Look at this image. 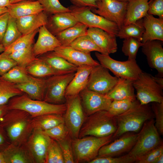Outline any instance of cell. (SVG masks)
Returning a JSON list of instances; mask_svg holds the SVG:
<instances>
[{
    "instance_id": "obj_17",
    "label": "cell",
    "mask_w": 163,
    "mask_h": 163,
    "mask_svg": "<svg viewBox=\"0 0 163 163\" xmlns=\"http://www.w3.org/2000/svg\"><path fill=\"white\" fill-rule=\"evenodd\" d=\"M53 52L56 55L78 67L84 65L95 66L100 64L98 62L92 58L90 53L83 52L69 46H61L56 48Z\"/></svg>"
},
{
    "instance_id": "obj_48",
    "label": "cell",
    "mask_w": 163,
    "mask_h": 163,
    "mask_svg": "<svg viewBox=\"0 0 163 163\" xmlns=\"http://www.w3.org/2000/svg\"><path fill=\"white\" fill-rule=\"evenodd\" d=\"M163 154V143L137 159L136 163H155L158 158Z\"/></svg>"
},
{
    "instance_id": "obj_57",
    "label": "cell",
    "mask_w": 163,
    "mask_h": 163,
    "mask_svg": "<svg viewBox=\"0 0 163 163\" xmlns=\"http://www.w3.org/2000/svg\"><path fill=\"white\" fill-rule=\"evenodd\" d=\"M10 4V0H0L1 7H7Z\"/></svg>"
},
{
    "instance_id": "obj_49",
    "label": "cell",
    "mask_w": 163,
    "mask_h": 163,
    "mask_svg": "<svg viewBox=\"0 0 163 163\" xmlns=\"http://www.w3.org/2000/svg\"><path fill=\"white\" fill-rule=\"evenodd\" d=\"M6 163H26L29 161L25 155L21 152L12 151L7 147L3 151Z\"/></svg>"
},
{
    "instance_id": "obj_20",
    "label": "cell",
    "mask_w": 163,
    "mask_h": 163,
    "mask_svg": "<svg viewBox=\"0 0 163 163\" xmlns=\"http://www.w3.org/2000/svg\"><path fill=\"white\" fill-rule=\"evenodd\" d=\"M38 32V39L33 46L34 52L36 57L53 51L61 46L59 41L48 30L45 25L40 27Z\"/></svg>"
},
{
    "instance_id": "obj_47",
    "label": "cell",
    "mask_w": 163,
    "mask_h": 163,
    "mask_svg": "<svg viewBox=\"0 0 163 163\" xmlns=\"http://www.w3.org/2000/svg\"><path fill=\"white\" fill-rule=\"evenodd\" d=\"M57 142L61 148L65 163H75L72 143L68 137Z\"/></svg>"
},
{
    "instance_id": "obj_4",
    "label": "cell",
    "mask_w": 163,
    "mask_h": 163,
    "mask_svg": "<svg viewBox=\"0 0 163 163\" xmlns=\"http://www.w3.org/2000/svg\"><path fill=\"white\" fill-rule=\"evenodd\" d=\"M113 135L103 137L90 136L74 139L71 143L76 161L89 162L97 157L101 148L112 141Z\"/></svg>"
},
{
    "instance_id": "obj_61",
    "label": "cell",
    "mask_w": 163,
    "mask_h": 163,
    "mask_svg": "<svg viewBox=\"0 0 163 163\" xmlns=\"http://www.w3.org/2000/svg\"><path fill=\"white\" fill-rule=\"evenodd\" d=\"M26 0H30V1H37V0H10V4L14 3L16 2H17L20 1Z\"/></svg>"
},
{
    "instance_id": "obj_38",
    "label": "cell",
    "mask_w": 163,
    "mask_h": 163,
    "mask_svg": "<svg viewBox=\"0 0 163 163\" xmlns=\"http://www.w3.org/2000/svg\"><path fill=\"white\" fill-rule=\"evenodd\" d=\"M29 76L26 67L17 65L1 77L5 80L16 85L26 82Z\"/></svg>"
},
{
    "instance_id": "obj_29",
    "label": "cell",
    "mask_w": 163,
    "mask_h": 163,
    "mask_svg": "<svg viewBox=\"0 0 163 163\" xmlns=\"http://www.w3.org/2000/svg\"><path fill=\"white\" fill-rule=\"evenodd\" d=\"M133 82L130 80L120 78L114 86L105 95L112 101L124 99L135 100L136 98Z\"/></svg>"
},
{
    "instance_id": "obj_28",
    "label": "cell",
    "mask_w": 163,
    "mask_h": 163,
    "mask_svg": "<svg viewBox=\"0 0 163 163\" xmlns=\"http://www.w3.org/2000/svg\"><path fill=\"white\" fill-rule=\"evenodd\" d=\"M152 0H129L123 25L136 22L147 14Z\"/></svg>"
},
{
    "instance_id": "obj_1",
    "label": "cell",
    "mask_w": 163,
    "mask_h": 163,
    "mask_svg": "<svg viewBox=\"0 0 163 163\" xmlns=\"http://www.w3.org/2000/svg\"><path fill=\"white\" fill-rule=\"evenodd\" d=\"M153 116L151 107L148 104H141L136 99L128 110L114 117L117 129L113 135V139L127 132L138 133L144 124Z\"/></svg>"
},
{
    "instance_id": "obj_56",
    "label": "cell",
    "mask_w": 163,
    "mask_h": 163,
    "mask_svg": "<svg viewBox=\"0 0 163 163\" xmlns=\"http://www.w3.org/2000/svg\"><path fill=\"white\" fill-rule=\"evenodd\" d=\"M154 78L157 83L161 87L163 88V78L158 76H154Z\"/></svg>"
},
{
    "instance_id": "obj_50",
    "label": "cell",
    "mask_w": 163,
    "mask_h": 163,
    "mask_svg": "<svg viewBox=\"0 0 163 163\" xmlns=\"http://www.w3.org/2000/svg\"><path fill=\"white\" fill-rule=\"evenodd\" d=\"M17 65L16 62L8 55L2 53H0V76Z\"/></svg>"
},
{
    "instance_id": "obj_62",
    "label": "cell",
    "mask_w": 163,
    "mask_h": 163,
    "mask_svg": "<svg viewBox=\"0 0 163 163\" xmlns=\"http://www.w3.org/2000/svg\"><path fill=\"white\" fill-rule=\"evenodd\" d=\"M5 48L2 44H0V53L3 52L5 50Z\"/></svg>"
},
{
    "instance_id": "obj_45",
    "label": "cell",
    "mask_w": 163,
    "mask_h": 163,
    "mask_svg": "<svg viewBox=\"0 0 163 163\" xmlns=\"http://www.w3.org/2000/svg\"><path fill=\"white\" fill-rule=\"evenodd\" d=\"M42 131L50 138L57 141L66 138L69 133L64 123H60L50 129Z\"/></svg>"
},
{
    "instance_id": "obj_53",
    "label": "cell",
    "mask_w": 163,
    "mask_h": 163,
    "mask_svg": "<svg viewBox=\"0 0 163 163\" xmlns=\"http://www.w3.org/2000/svg\"><path fill=\"white\" fill-rule=\"evenodd\" d=\"M73 5L77 7H87L91 8H95L98 0H69Z\"/></svg>"
},
{
    "instance_id": "obj_58",
    "label": "cell",
    "mask_w": 163,
    "mask_h": 163,
    "mask_svg": "<svg viewBox=\"0 0 163 163\" xmlns=\"http://www.w3.org/2000/svg\"><path fill=\"white\" fill-rule=\"evenodd\" d=\"M0 163H6L3 152H0Z\"/></svg>"
},
{
    "instance_id": "obj_7",
    "label": "cell",
    "mask_w": 163,
    "mask_h": 163,
    "mask_svg": "<svg viewBox=\"0 0 163 163\" xmlns=\"http://www.w3.org/2000/svg\"><path fill=\"white\" fill-rule=\"evenodd\" d=\"M29 114L18 109L9 110L0 124L6 131L7 135L13 142L20 141L31 127V120Z\"/></svg>"
},
{
    "instance_id": "obj_59",
    "label": "cell",
    "mask_w": 163,
    "mask_h": 163,
    "mask_svg": "<svg viewBox=\"0 0 163 163\" xmlns=\"http://www.w3.org/2000/svg\"><path fill=\"white\" fill-rule=\"evenodd\" d=\"M8 12V9L7 7H0V15Z\"/></svg>"
},
{
    "instance_id": "obj_5",
    "label": "cell",
    "mask_w": 163,
    "mask_h": 163,
    "mask_svg": "<svg viewBox=\"0 0 163 163\" xmlns=\"http://www.w3.org/2000/svg\"><path fill=\"white\" fill-rule=\"evenodd\" d=\"M136 97L142 105L163 102V88L155 81L154 76L142 72L133 82Z\"/></svg>"
},
{
    "instance_id": "obj_13",
    "label": "cell",
    "mask_w": 163,
    "mask_h": 163,
    "mask_svg": "<svg viewBox=\"0 0 163 163\" xmlns=\"http://www.w3.org/2000/svg\"><path fill=\"white\" fill-rule=\"evenodd\" d=\"M119 78L112 75L108 69L100 64L92 68L85 89L106 94L114 86Z\"/></svg>"
},
{
    "instance_id": "obj_26",
    "label": "cell",
    "mask_w": 163,
    "mask_h": 163,
    "mask_svg": "<svg viewBox=\"0 0 163 163\" xmlns=\"http://www.w3.org/2000/svg\"><path fill=\"white\" fill-rule=\"evenodd\" d=\"M48 15L43 11L17 18L18 28L22 35L30 33L47 23Z\"/></svg>"
},
{
    "instance_id": "obj_34",
    "label": "cell",
    "mask_w": 163,
    "mask_h": 163,
    "mask_svg": "<svg viewBox=\"0 0 163 163\" xmlns=\"http://www.w3.org/2000/svg\"><path fill=\"white\" fill-rule=\"evenodd\" d=\"M23 93L16 87L15 84L0 76V105L7 104L13 97Z\"/></svg>"
},
{
    "instance_id": "obj_52",
    "label": "cell",
    "mask_w": 163,
    "mask_h": 163,
    "mask_svg": "<svg viewBox=\"0 0 163 163\" xmlns=\"http://www.w3.org/2000/svg\"><path fill=\"white\" fill-rule=\"evenodd\" d=\"M10 15L8 12L0 15V44H2Z\"/></svg>"
},
{
    "instance_id": "obj_6",
    "label": "cell",
    "mask_w": 163,
    "mask_h": 163,
    "mask_svg": "<svg viewBox=\"0 0 163 163\" xmlns=\"http://www.w3.org/2000/svg\"><path fill=\"white\" fill-rule=\"evenodd\" d=\"M153 118L146 121L138 133L134 145L128 153L136 161L142 156L162 143Z\"/></svg>"
},
{
    "instance_id": "obj_63",
    "label": "cell",
    "mask_w": 163,
    "mask_h": 163,
    "mask_svg": "<svg viewBox=\"0 0 163 163\" xmlns=\"http://www.w3.org/2000/svg\"><path fill=\"white\" fill-rule=\"evenodd\" d=\"M119 1L124 2H128L129 0H117Z\"/></svg>"
},
{
    "instance_id": "obj_24",
    "label": "cell",
    "mask_w": 163,
    "mask_h": 163,
    "mask_svg": "<svg viewBox=\"0 0 163 163\" xmlns=\"http://www.w3.org/2000/svg\"><path fill=\"white\" fill-rule=\"evenodd\" d=\"M16 87L33 99L43 101L46 85V78H39L29 75L28 80L15 85Z\"/></svg>"
},
{
    "instance_id": "obj_16",
    "label": "cell",
    "mask_w": 163,
    "mask_h": 163,
    "mask_svg": "<svg viewBox=\"0 0 163 163\" xmlns=\"http://www.w3.org/2000/svg\"><path fill=\"white\" fill-rule=\"evenodd\" d=\"M142 51L145 55L149 67L155 69L157 76L163 77V41L154 40L143 44Z\"/></svg>"
},
{
    "instance_id": "obj_15",
    "label": "cell",
    "mask_w": 163,
    "mask_h": 163,
    "mask_svg": "<svg viewBox=\"0 0 163 163\" xmlns=\"http://www.w3.org/2000/svg\"><path fill=\"white\" fill-rule=\"evenodd\" d=\"M79 95L84 112L88 116L100 111H108L112 101L105 94L85 88Z\"/></svg>"
},
{
    "instance_id": "obj_36",
    "label": "cell",
    "mask_w": 163,
    "mask_h": 163,
    "mask_svg": "<svg viewBox=\"0 0 163 163\" xmlns=\"http://www.w3.org/2000/svg\"><path fill=\"white\" fill-rule=\"evenodd\" d=\"M38 30L39 29L29 34L22 35L5 48L2 53L8 55L14 51L26 48L33 45L34 37L38 32Z\"/></svg>"
},
{
    "instance_id": "obj_10",
    "label": "cell",
    "mask_w": 163,
    "mask_h": 163,
    "mask_svg": "<svg viewBox=\"0 0 163 163\" xmlns=\"http://www.w3.org/2000/svg\"><path fill=\"white\" fill-rule=\"evenodd\" d=\"M64 117V123L69 134L73 139L78 138L85 116L79 94L68 98Z\"/></svg>"
},
{
    "instance_id": "obj_25",
    "label": "cell",
    "mask_w": 163,
    "mask_h": 163,
    "mask_svg": "<svg viewBox=\"0 0 163 163\" xmlns=\"http://www.w3.org/2000/svg\"><path fill=\"white\" fill-rule=\"evenodd\" d=\"M38 56L50 67L56 75L76 72L78 68L63 58L56 55L53 51L48 52Z\"/></svg>"
},
{
    "instance_id": "obj_35",
    "label": "cell",
    "mask_w": 163,
    "mask_h": 163,
    "mask_svg": "<svg viewBox=\"0 0 163 163\" xmlns=\"http://www.w3.org/2000/svg\"><path fill=\"white\" fill-rule=\"evenodd\" d=\"M33 45L14 51L8 55L14 60L18 65L26 67L37 58L34 52Z\"/></svg>"
},
{
    "instance_id": "obj_14",
    "label": "cell",
    "mask_w": 163,
    "mask_h": 163,
    "mask_svg": "<svg viewBox=\"0 0 163 163\" xmlns=\"http://www.w3.org/2000/svg\"><path fill=\"white\" fill-rule=\"evenodd\" d=\"M138 133L127 132L116 139L113 142L102 147L97 157H115L128 153L136 141Z\"/></svg>"
},
{
    "instance_id": "obj_42",
    "label": "cell",
    "mask_w": 163,
    "mask_h": 163,
    "mask_svg": "<svg viewBox=\"0 0 163 163\" xmlns=\"http://www.w3.org/2000/svg\"><path fill=\"white\" fill-rule=\"evenodd\" d=\"M136 100H113L107 111L113 117L116 116L128 110L133 105Z\"/></svg>"
},
{
    "instance_id": "obj_39",
    "label": "cell",
    "mask_w": 163,
    "mask_h": 163,
    "mask_svg": "<svg viewBox=\"0 0 163 163\" xmlns=\"http://www.w3.org/2000/svg\"><path fill=\"white\" fill-rule=\"evenodd\" d=\"M22 35L17 26L16 19L10 16L2 44L5 48Z\"/></svg>"
},
{
    "instance_id": "obj_40",
    "label": "cell",
    "mask_w": 163,
    "mask_h": 163,
    "mask_svg": "<svg viewBox=\"0 0 163 163\" xmlns=\"http://www.w3.org/2000/svg\"><path fill=\"white\" fill-rule=\"evenodd\" d=\"M141 41L136 38L129 37L124 39L122 50L128 60H136L139 48L143 45Z\"/></svg>"
},
{
    "instance_id": "obj_60",
    "label": "cell",
    "mask_w": 163,
    "mask_h": 163,
    "mask_svg": "<svg viewBox=\"0 0 163 163\" xmlns=\"http://www.w3.org/2000/svg\"><path fill=\"white\" fill-rule=\"evenodd\" d=\"M163 163V154L159 157L157 159L155 163Z\"/></svg>"
},
{
    "instance_id": "obj_8",
    "label": "cell",
    "mask_w": 163,
    "mask_h": 163,
    "mask_svg": "<svg viewBox=\"0 0 163 163\" xmlns=\"http://www.w3.org/2000/svg\"><path fill=\"white\" fill-rule=\"evenodd\" d=\"M95 56L101 65L112 72L118 78L133 81L142 72L136 60L121 61L111 58L109 55L96 52Z\"/></svg>"
},
{
    "instance_id": "obj_43",
    "label": "cell",
    "mask_w": 163,
    "mask_h": 163,
    "mask_svg": "<svg viewBox=\"0 0 163 163\" xmlns=\"http://www.w3.org/2000/svg\"><path fill=\"white\" fill-rule=\"evenodd\" d=\"M42 6L43 11L48 15L56 13L70 11L69 8L62 5L59 0H37Z\"/></svg>"
},
{
    "instance_id": "obj_37",
    "label": "cell",
    "mask_w": 163,
    "mask_h": 163,
    "mask_svg": "<svg viewBox=\"0 0 163 163\" xmlns=\"http://www.w3.org/2000/svg\"><path fill=\"white\" fill-rule=\"evenodd\" d=\"M76 50L87 53L93 51L103 54L102 50L87 34L80 36L69 45Z\"/></svg>"
},
{
    "instance_id": "obj_51",
    "label": "cell",
    "mask_w": 163,
    "mask_h": 163,
    "mask_svg": "<svg viewBox=\"0 0 163 163\" xmlns=\"http://www.w3.org/2000/svg\"><path fill=\"white\" fill-rule=\"evenodd\" d=\"M147 14L163 18V0H154L149 5Z\"/></svg>"
},
{
    "instance_id": "obj_44",
    "label": "cell",
    "mask_w": 163,
    "mask_h": 163,
    "mask_svg": "<svg viewBox=\"0 0 163 163\" xmlns=\"http://www.w3.org/2000/svg\"><path fill=\"white\" fill-rule=\"evenodd\" d=\"M135 159L128 153L118 156L96 157L89 162L90 163H132Z\"/></svg>"
},
{
    "instance_id": "obj_3",
    "label": "cell",
    "mask_w": 163,
    "mask_h": 163,
    "mask_svg": "<svg viewBox=\"0 0 163 163\" xmlns=\"http://www.w3.org/2000/svg\"><path fill=\"white\" fill-rule=\"evenodd\" d=\"M117 129L114 117L102 110L89 115L80 130L78 138L86 136L103 137L113 134Z\"/></svg>"
},
{
    "instance_id": "obj_33",
    "label": "cell",
    "mask_w": 163,
    "mask_h": 163,
    "mask_svg": "<svg viewBox=\"0 0 163 163\" xmlns=\"http://www.w3.org/2000/svg\"><path fill=\"white\" fill-rule=\"evenodd\" d=\"M144 28L142 23V19L136 22L126 25H123L119 29L116 35L120 39H125L129 37L136 38L141 41L144 31Z\"/></svg>"
},
{
    "instance_id": "obj_19",
    "label": "cell",
    "mask_w": 163,
    "mask_h": 163,
    "mask_svg": "<svg viewBox=\"0 0 163 163\" xmlns=\"http://www.w3.org/2000/svg\"><path fill=\"white\" fill-rule=\"evenodd\" d=\"M51 138L39 129H34L30 142L32 155L37 162L45 163Z\"/></svg>"
},
{
    "instance_id": "obj_22",
    "label": "cell",
    "mask_w": 163,
    "mask_h": 163,
    "mask_svg": "<svg viewBox=\"0 0 163 163\" xmlns=\"http://www.w3.org/2000/svg\"><path fill=\"white\" fill-rule=\"evenodd\" d=\"M78 22L70 11L62 12L48 15L45 26L51 34L56 36Z\"/></svg>"
},
{
    "instance_id": "obj_30",
    "label": "cell",
    "mask_w": 163,
    "mask_h": 163,
    "mask_svg": "<svg viewBox=\"0 0 163 163\" xmlns=\"http://www.w3.org/2000/svg\"><path fill=\"white\" fill-rule=\"evenodd\" d=\"M88 28L84 24L78 22L75 25L62 31L55 36L61 46H69L78 37L87 34Z\"/></svg>"
},
{
    "instance_id": "obj_11",
    "label": "cell",
    "mask_w": 163,
    "mask_h": 163,
    "mask_svg": "<svg viewBox=\"0 0 163 163\" xmlns=\"http://www.w3.org/2000/svg\"><path fill=\"white\" fill-rule=\"evenodd\" d=\"M75 72L54 75L47 78L43 101L53 104H65L66 90Z\"/></svg>"
},
{
    "instance_id": "obj_23",
    "label": "cell",
    "mask_w": 163,
    "mask_h": 163,
    "mask_svg": "<svg viewBox=\"0 0 163 163\" xmlns=\"http://www.w3.org/2000/svg\"><path fill=\"white\" fill-rule=\"evenodd\" d=\"M94 66L84 65L78 67L74 76L66 90L65 95L66 100L79 94L85 88L90 74Z\"/></svg>"
},
{
    "instance_id": "obj_21",
    "label": "cell",
    "mask_w": 163,
    "mask_h": 163,
    "mask_svg": "<svg viewBox=\"0 0 163 163\" xmlns=\"http://www.w3.org/2000/svg\"><path fill=\"white\" fill-rule=\"evenodd\" d=\"M142 23L145 29L141 39L142 43L154 40L163 41V18H156L147 14Z\"/></svg>"
},
{
    "instance_id": "obj_2",
    "label": "cell",
    "mask_w": 163,
    "mask_h": 163,
    "mask_svg": "<svg viewBox=\"0 0 163 163\" xmlns=\"http://www.w3.org/2000/svg\"><path fill=\"white\" fill-rule=\"evenodd\" d=\"M9 110L18 109L28 113L33 118L50 114L62 115L66 109V104H53L33 99L23 93L11 98L7 104Z\"/></svg>"
},
{
    "instance_id": "obj_18",
    "label": "cell",
    "mask_w": 163,
    "mask_h": 163,
    "mask_svg": "<svg viewBox=\"0 0 163 163\" xmlns=\"http://www.w3.org/2000/svg\"><path fill=\"white\" fill-rule=\"evenodd\" d=\"M87 35L102 50V54L109 55L117 51L116 35L96 27L88 28Z\"/></svg>"
},
{
    "instance_id": "obj_54",
    "label": "cell",
    "mask_w": 163,
    "mask_h": 163,
    "mask_svg": "<svg viewBox=\"0 0 163 163\" xmlns=\"http://www.w3.org/2000/svg\"><path fill=\"white\" fill-rule=\"evenodd\" d=\"M5 130L0 124V152H3L7 147Z\"/></svg>"
},
{
    "instance_id": "obj_41",
    "label": "cell",
    "mask_w": 163,
    "mask_h": 163,
    "mask_svg": "<svg viewBox=\"0 0 163 163\" xmlns=\"http://www.w3.org/2000/svg\"><path fill=\"white\" fill-rule=\"evenodd\" d=\"M45 163H65L62 151L58 142L51 138L47 152Z\"/></svg>"
},
{
    "instance_id": "obj_46",
    "label": "cell",
    "mask_w": 163,
    "mask_h": 163,
    "mask_svg": "<svg viewBox=\"0 0 163 163\" xmlns=\"http://www.w3.org/2000/svg\"><path fill=\"white\" fill-rule=\"evenodd\" d=\"M151 107L155 118V126L160 135L163 134V102L152 103Z\"/></svg>"
},
{
    "instance_id": "obj_32",
    "label": "cell",
    "mask_w": 163,
    "mask_h": 163,
    "mask_svg": "<svg viewBox=\"0 0 163 163\" xmlns=\"http://www.w3.org/2000/svg\"><path fill=\"white\" fill-rule=\"evenodd\" d=\"M28 73L39 78H47L56 74L44 61L37 57V59L26 67Z\"/></svg>"
},
{
    "instance_id": "obj_55",
    "label": "cell",
    "mask_w": 163,
    "mask_h": 163,
    "mask_svg": "<svg viewBox=\"0 0 163 163\" xmlns=\"http://www.w3.org/2000/svg\"><path fill=\"white\" fill-rule=\"evenodd\" d=\"M9 110L7 104L0 105V122Z\"/></svg>"
},
{
    "instance_id": "obj_27",
    "label": "cell",
    "mask_w": 163,
    "mask_h": 163,
    "mask_svg": "<svg viewBox=\"0 0 163 163\" xmlns=\"http://www.w3.org/2000/svg\"><path fill=\"white\" fill-rule=\"evenodd\" d=\"M7 7L10 16L16 19L43 11L42 6L37 0L21 1L10 4Z\"/></svg>"
},
{
    "instance_id": "obj_9",
    "label": "cell",
    "mask_w": 163,
    "mask_h": 163,
    "mask_svg": "<svg viewBox=\"0 0 163 163\" xmlns=\"http://www.w3.org/2000/svg\"><path fill=\"white\" fill-rule=\"evenodd\" d=\"M70 12L78 22L88 28L96 27L117 35L119 28L115 23L93 13L87 7H77L73 5L69 7Z\"/></svg>"
},
{
    "instance_id": "obj_12",
    "label": "cell",
    "mask_w": 163,
    "mask_h": 163,
    "mask_svg": "<svg viewBox=\"0 0 163 163\" xmlns=\"http://www.w3.org/2000/svg\"><path fill=\"white\" fill-rule=\"evenodd\" d=\"M95 8H91L94 13L116 24L119 29L124 24L128 2L117 0H98Z\"/></svg>"
},
{
    "instance_id": "obj_31",
    "label": "cell",
    "mask_w": 163,
    "mask_h": 163,
    "mask_svg": "<svg viewBox=\"0 0 163 163\" xmlns=\"http://www.w3.org/2000/svg\"><path fill=\"white\" fill-rule=\"evenodd\" d=\"M61 115L59 114H50L33 118L31 120L32 128L44 131L60 123H64V117Z\"/></svg>"
}]
</instances>
